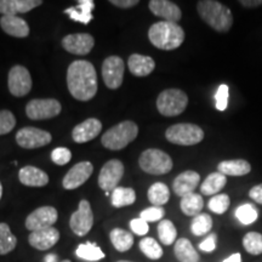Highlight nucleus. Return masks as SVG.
<instances>
[{"mask_svg": "<svg viewBox=\"0 0 262 262\" xmlns=\"http://www.w3.org/2000/svg\"><path fill=\"white\" fill-rule=\"evenodd\" d=\"M67 86L75 100L90 101L97 93V74L89 61L72 62L67 71Z\"/></svg>", "mask_w": 262, "mask_h": 262, "instance_id": "1", "label": "nucleus"}, {"mask_svg": "<svg viewBox=\"0 0 262 262\" xmlns=\"http://www.w3.org/2000/svg\"><path fill=\"white\" fill-rule=\"evenodd\" d=\"M148 39L157 49L160 50H175L181 47L185 40V31L181 26L173 22L160 21L150 26Z\"/></svg>", "mask_w": 262, "mask_h": 262, "instance_id": "2", "label": "nucleus"}, {"mask_svg": "<svg viewBox=\"0 0 262 262\" xmlns=\"http://www.w3.org/2000/svg\"><path fill=\"white\" fill-rule=\"evenodd\" d=\"M196 10L203 21L216 32H228L233 25L231 10L215 0H201L196 3Z\"/></svg>", "mask_w": 262, "mask_h": 262, "instance_id": "3", "label": "nucleus"}, {"mask_svg": "<svg viewBox=\"0 0 262 262\" xmlns=\"http://www.w3.org/2000/svg\"><path fill=\"white\" fill-rule=\"evenodd\" d=\"M139 135V126L131 120H125L111 127L103 134L101 142L103 147L111 150H119L125 148Z\"/></svg>", "mask_w": 262, "mask_h": 262, "instance_id": "4", "label": "nucleus"}, {"mask_svg": "<svg viewBox=\"0 0 262 262\" xmlns=\"http://www.w3.org/2000/svg\"><path fill=\"white\" fill-rule=\"evenodd\" d=\"M187 95L179 89H168L159 94L157 98V108L164 117L180 116L187 108Z\"/></svg>", "mask_w": 262, "mask_h": 262, "instance_id": "5", "label": "nucleus"}, {"mask_svg": "<svg viewBox=\"0 0 262 262\" xmlns=\"http://www.w3.org/2000/svg\"><path fill=\"white\" fill-rule=\"evenodd\" d=\"M165 137L169 142L180 146H193L202 142L204 139V131L195 124L182 123L168 127Z\"/></svg>", "mask_w": 262, "mask_h": 262, "instance_id": "6", "label": "nucleus"}, {"mask_svg": "<svg viewBox=\"0 0 262 262\" xmlns=\"http://www.w3.org/2000/svg\"><path fill=\"white\" fill-rule=\"evenodd\" d=\"M139 165L143 171L150 175H164L172 169V160L163 150L149 148L141 153Z\"/></svg>", "mask_w": 262, "mask_h": 262, "instance_id": "7", "label": "nucleus"}, {"mask_svg": "<svg viewBox=\"0 0 262 262\" xmlns=\"http://www.w3.org/2000/svg\"><path fill=\"white\" fill-rule=\"evenodd\" d=\"M62 106L55 98H35L26 106V114L29 119H51L61 113Z\"/></svg>", "mask_w": 262, "mask_h": 262, "instance_id": "8", "label": "nucleus"}, {"mask_svg": "<svg viewBox=\"0 0 262 262\" xmlns=\"http://www.w3.org/2000/svg\"><path fill=\"white\" fill-rule=\"evenodd\" d=\"M52 141V136L49 131L38 129L34 126H26L16 134V142L25 149H35L48 146Z\"/></svg>", "mask_w": 262, "mask_h": 262, "instance_id": "9", "label": "nucleus"}, {"mask_svg": "<svg viewBox=\"0 0 262 262\" xmlns=\"http://www.w3.org/2000/svg\"><path fill=\"white\" fill-rule=\"evenodd\" d=\"M32 77L27 68L16 64L9 72L8 86L11 95L24 97L32 90Z\"/></svg>", "mask_w": 262, "mask_h": 262, "instance_id": "10", "label": "nucleus"}, {"mask_svg": "<svg viewBox=\"0 0 262 262\" xmlns=\"http://www.w3.org/2000/svg\"><path fill=\"white\" fill-rule=\"evenodd\" d=\"M94 225V214L91 210V205L88 201H80L78 210L71 216L70 226L74 234L84 237L90 232Z\"/></svg>", "mask_w": 262, "mask_h": 262, "instance_id": "11", "label": "nucleus"}, {"mask_svg": "<svg viewBox=\"0 0 262 262\" xmlns=\"http://www.w3.org/2000/svg\"><path fill=\"white\" fill-rule=\"evenodd\" d=\"M124 175V165L120 160L111 159L104 164L98 175V186L106 192L114 191Z\"/></svg>", "mask_w": 262, "mask_h": 262, "instance_id": "12", "label": "nucleus"}, {"mask_svg": "<svg viewBox=\"0 0 262 262\" xmlns=\"http://www.w3.org/2000/svg\"><path fill=\"white\" fill-rule=\"evenodd\" d=\"M124 61L119 56H110L103 61L102 78L108 89L116 90L120 88L124 79Z\"/></svg>", "mask_w": 262, "mask_h": 262, "instance_id": "13", "label": "nucleus"}, {"mask_svg": "<svg viewBox=\"0 0 262 262\" xmlns=\"http://www.w3.org/2000/svg\"><path fill=\"white\" fill-rule=\"evenodd\" d=\"M57 217V210L54 206H40L26 219V228L32 232L50 228L56 224Z\"/></svg>", "mask_w": 262, "mask_h": 262, "instance_id": "14", "label": "nucleus"}, {"mask_svg": "<svg viewBox=\"0 0 262 262\" xmlns=\"http://www.w3.org/2000/svg\"><path fill=\"white\" fill-rule=\"evenodd\" d=\"M95 39L89 33H75L68 34L62 39V47L66 51L74 55H88L93 50Z\"/></svg>", "mask_w": 262, "mask_h": 262, "instance_id": "15", "label": "nucleus"}, {"mask_svg": "<svg viewBox=\"0 0 262 262\" xmlns=\"http://www.w3.org/2000/svg\"><path fill=\"white\" fill-rule=\"evenodd\" d=\"M93 171L94 166L90 162H80L75 164L73 168L66 173L62 185H63L64 189H68V191L80 187L89 180Z\"/></svg>", "mask_w": 262, "mask_h": 262, "instance_id": "16", "label": "nucleus"}, {"mask_svg": "<svg viewBox=\"0 0 262 262\" xmlns=\"http://www.w3.org/2000/svg\"><path fill=\"white\" fill-rule=\"evenodd\" d=\"M148 8L152 14L162 17L163 21L178 24L182 17L181 9L175 3L169 2V0H150Z\"/></svg>", "mask_w": 262, "mask_h": 262, "instance_id": "17", "label": "nucleus"}, {"mask_svg": "<svg viewBox=\"0 0 262 262\" xmlns=\"http://www.w3.org/2000/svg\"><path fill=\"white\" fill-rule=\"evenodd\" d=\"M102 130V123L96 118H89L73 129L72 137L77 143H86L100 135Z\"/></svg>", "mask_w": 262, "mask_h": 262, "instance_id": "18", "label": "nucleus"}, {"mask_svg": "<svg viewBox=\"0 0 262 262\" xmlns=\"http://www.w3.org/2000/svg\"><path fill=\"white\" fill-rule=\"evenodd\" d=\"M60 241V232L56 228L50 227L32 232L28 237L29 244L38 250H49Z\"/></svg>", "mask_w": 262, "mask_h": 262, "instance_id": "19", "label": "nucleus"}, {"mask_svg": "<svg viewBox=\"0 0 262 262\" xmlns=\"http://www.w3.org/2000/svg\"><path fill=\"white\" fill-rule=\"evenodd\" d=\"M201 181V175L193 170H187V171L180 173V175L173 180L172 189L176 195L185 196L191 193H194V189L199 185Z\"/></svg>", "mask_w": 262, "mask_h": 262, "instance_id": "20", "label": "nucleus"}, {"mask_svg": "<svg viewBox=\"0 0 262 262\" xmlns=\"http://www.w3.org/2000/svg\"><path fill=\"white\" fill-rule=\"evenodd\" d=\"M41 4V0H0V14L3 16L26 14Z\"/></svg>", "mask_w": 262, "mask_h": 262, "instance_id": "21", "label": "nucleus"}, {"mask_svg": "<svg viewBox=\"0 0 262 262\" xmlns=\"http://www.w3.org/2000/svg\"><path fill=\"white\" fill-rule=\"evenodd\" d=\"M0 27L6 34L16 38H26L29 34V26L24 18L18 16H3L0 18Z\"/></svg>", "mask_w": 262, "mask_h": 262, "instance_id": "22", "label": "nucleus"}, {"mask_svg": "<svg viewBox=\"0 0 262 262\" xmlns=\"http://www.w3.org/2000/svg\"><path fill=\"white\" fill-rule=\"evenodd\" d=\"M19 182L28 187H44L49 183L48 173L35 166H25L18 172Z\"/></svg>", "mask_w": 262, "mask_h": 262, "instance_id": "23", "label": "nucleus"}, {"mask_svg": "<svg viewBox=\"0 0 262 262\" xmlns=\"http://www.w3.org/2000/svg\"><path fill=\"white\" fill-rule=\"evenodd\" d=\"M127 66L131 74L136 75V77H147L155 71L156 62L152 57L145 56V55L133 54L129 57Z\"/></svg>", "mask_w": 262, "mask_h": 262, "instance_id": "24", "label": "nucleus"}, {"mask_svg": "<svg viewBox=\"0 0 262 262\" xmlns=\"http://www.w3.org/2000/svg\"><path fill=\"white\" fill-rule=\"evenodd\" d=\"M95 3L93 0H79L77 6H72L64 10V12L75 22L88 25L93 19V10Z\"/></svg>", "mask_w": 262, "mask_h": 262, "instance_id": "25", "label": "nucleus"}, {"mask_svg": "<svg viewBox=\"0 0 262 262\" xmlns=\"http://www.w3.org/2000/svg\"><path fill=\"white\" fill-rule=\"evenodd\" d=\"M217 170L225 176H244L251 171V165L244 159L224 160L217 165Z\"/></svg>", "mask_w": 262, "mask_h": 262, "instance_id": "26", "label": "nucleus"}, {"mask_svg": "<svg viewBox=\"0 0 262 262\" xmlns=\"http://www.w3.org/2000/svg\"><path fill=\"white\" fill-rule=\"evenodd\" d=\"M176 258L180 262H198L199 254L187 238H180L176 241L173 248Z\"/></svg>", "mask_w": 262, "mask_h": 262, "instance_id": "27", "label": "nucleus"}, {"mask_svg": "<svg viewBox=\"0 0 262 262\" xmlns=\"http://www.w3.org/2000/svg\"><path fill=\"white\" fill-rule=\"evenodd\" d=\"M227 183V178L221 172H212L204 180L201 186L203 195H216Z\"/></svg>", "mask_w": 262, "mask_h": 262, "instance_id": "28", "label": "nucleus"}, {"mask_svg": "<svg viewBox=\"0 0 262 262\" xmlns=\"http://www.w3.org/2000/svg\"><path fill=\"white\" fill-rule=\"evenodd\" d=\"M203 206H204L203 196L201 194H196V193H191V194L182 196L181 203H180V208H181L183 214L193 216V217L202 214Z\"/></svg>", "mask_w": 262, "mask_h": 262, "instance_id": "29", "label": "nucleus"}, {"mask_svg": "<svg viewBox=\"0 0 262 262\" xmlns=\"http://www.w3.org/2000/svg\"><path fill=\"white\" fill-rule=\"evenodd\" d=\"M111 242H112L113 247L120 253H125L134 245V238L130 232L125 231L122 228H114L110 233Z\"/></svg>", "mask_w": 262, "mask_h": 262, "instance_id": "30", "label": "nucleus"}, {"mask_svg": "<svg viewBox=\"0 0 262 262\" xmlns=\"http://www.w3.org/2000/svg\"><path fill=\"white\" fill-rule=\"evenodd\" d=\"M170 189L165 183L156 182L148 189V201L153 206H163L169 202Z\"/></svg>", "mask_w": 262, "mask_h": 262, "instance_id": "31", "label": "nucleus"}, {"mask_svg": "<svg viewBox=\"0 0 262 262\" xmlns=\"http://www.w3.org/2000/svg\"><path fill=\"white\" fill-rule=\"evenodd\" d=\"M136 201V193L133 188L117 187L112 192V205L114 208L133 205Z\"/></svg>", "mask_w": 262, "mask_h": 262, "instance_id": "32", "label": "nucleus"}, {"mask_svg": "<svg viewBox=\"0 0 262 262\" xmlns=\"http://www.w3.org/2000/svg\"><path fill=\"white\" fill-rule=\"evenodd\" d=\"M75 254H77V256L81 258V260L91 262L100 261L104 258V254L103 251L101 250V248L98 247L97 244L90 243V242H88V243L85 244H80L79 247L77 248V250H75Z\"/></svg>", "mask_w": 262, "mask_h": 262, "instance_id": "33", "label": "nucleus"}, {"mask_svg": "<svg viewBox=\"0 0 262 262\" xmlns=\"http://www.w3.org/2000/svg\"><path fill=\"white\" fill-rule=\"evenodd\" d=\"M17 245V238L12 234L8 224L0 222V255L11 253Z\"/></svg>", "mask_w": 262, "mask_h": 262, "instance_id": "34", "label": "nucleus"}, {"mask_svg": "<svg viewBox=\"0 0 262 262\" xmlns=\"http://www.w3.org/2000/svg\"><path fill=\"white\" fill-rule=\"evenodd\" d=\"M212 228V219L209 214L202 212V214L196 215L193 217L191 224V232L196 237H202V235L208 234Z\"/></svg>", "mask_w": 262, "mask_h": 262, "instance_id": "35", "label": "nucleus"}, {"mask_svg": "<svg viewBox=\"0 0 262 262\" xmlns=\"http://www.w3.org/2000/svg\"><path fill=\"white\" fill-rule=\"evenodd\" d=\"M158 235L164 245H171L178 237V229L170 220H162L158 225Z\"/></svg>", "mask_w": 262, "mask_h": 262, "instance_id": "36", "label": "nucleus"}, {"mask_svg": "<svg viewBox=\"0 0 262 262\" xmlns=\"http://www.w3.org/2000/svg\"><path fill=\"white\" fill-rule=\"evenodd\" d=\"M235 217L238 219V221L241 222L242 225L244 226L251 225L254 224L258 217L257 209L255 208L253 204H249V203H247V204L238 206L237 210H235Z\"/></svg>", "mask_w": 262, "mask_h": 262, "instance_id": "37", "label": "nucleus"}, {"mask_svg": "<svg viewBox=\"0 0 262 262\" xmlns=\"http://www.w3.org/2000/svg\"><path fill=\"white\" fill-rule=\"evenodd\" d=\"M140 250L152 260H158L163 256V249L158 242L153 238H143L140 242Z\"/></svg>", "mask_w": 262, "mask_h": 262, "instance_id": "38", "label": "nucleus"}, {"mask_svg": "<svg viewBox=\"0 0 262 262\" xmlns=\"http://www.w3.org/2000/svg\"><path fill=\"white\" fill-rule=\"evenodd\" d=\"M243 247L251 255L262 254V234L257 232H249L243 238Z\"/></svg>", "mask_w": 262, "mask_h": 262, "instance_id": "39", "label": "nucleus"}, {"mask_svg": "<svg viewBox=\"0 0 262 262\" xmlns=\"http://www.w3.org/2000/svg\"><path fill=\"white\" fill-rule=\"evenodd\" d=\"M229 204H231L229 196L222 193V194H216L212 196L210 201H209L208 206L212 212H215L217 215H222L227 211Z\"/></svg>", "mask_w": 262, "mask_h": 262, "instance_id": "40", "label": "nucleus"}, {"mask_svg": "<svg viewBox=\"0 0 262 262\" xmlns=\"http://www.w3.org/2000/svg\"><path fill=\"white\" fill-rule=\"evenodd\" d=\"M16 126V118L8 110L0 111V135H6Z\"/></svg>", "mask_w": 262, "mask_h": 262, "instance_id": "41", "label": "nucleus"}, {"mask_svg": "<svg viewBox=\"0 0 262 262\" xmlns=\"http://www.w3.org/2000/svg\"><path fill=\"white\" fill-rule=\"evenodd\" d=\"M164 215H165V210L163 209V206H150V208L141 211L140 217L146 222H156L162 220Z\"/></svg>", "mask_w": 262, "mask_h": 262, "instance_id": "42", "label": "nucleus"}, {"mask_svg": "<svg viewBox=\"0 0 262 262\" xmlns=\"http://www.w3.org/2000/svg\"><path fill=\"white\" fill-rule=\"evenodd\" d=\"M51 159L57 165H66L72 159V152L66 147H57L52 150Z\"/></svg>", "mask_w": 262, "mask_h": 262, "instance_id": "43", "label": "nucleus"}, {"mask_svg": "<svg viewBox=\"0 0 262 262\" xmlns=\"http://www.w3.org/2000/svg\"><path fill=\"white\" fill-rule=\"evenodd\" d=\"M228 95L229 89L226 84H222L219 86L217 91L215 94V101H216V108L219 111H225L228 106Z\"/></svg>", "mask_w": 262, "mask_h": 262, "instance_id": "44", "label": "nucleus"}, {"mask_svg": "<svg viewBox=\"0 0 262 262\" xmlns=\"http://www.w3.org/2000/svg\"><path fill=\"white\" fill-rule=\"evenodd\" d=\"M130 228L133 229V232L137 235H145L148 233L149 227L148 222H146L142 219H134V220L130 221Z\"/></svg>", "mask_w": 262, "mask_h": 262, "instance_id": "45", "label": "nucleus"}, {"mask_svg": "<svg viewBox=\"0 0 262 262\" xmlns=\"http://www.w3.org/2000/svg\"><path fill=\"white\" fill-rule=\"evenodd\" d=\"M216 242H217V235L215 233L209 234L208 237L205 238V241H203L201 244H199V249L202 251H205V253H212V251L216 249Z\"/></svg>", "mask_w": 262, "mask_h": 262, "instance_id": "46", "label": "nucleus"}, {"mask_svg": "<svg viewBox=\"0 0 262 262\" xmlns=\"http://www.w3.org/2000/svg\"><path fill=\"white\" fill-rule=\"evenodd\" d=\"M249 196H250L254 202H256L257 204L262 205V183L254 186V187L249 191Z\"/></svg>", "mask_w": 262, "mask_h": 262, "instance_id": "47", "label": "nucleus"}, {"mask_svg": "<svg viewBox=\"0 0 262 262\" xmlns=\"http://www.w3.org/2000/svg\"><path fill=\"white\" fill-rule=\"evenodd\" d=\"M111 4L122 9H130L139 4V0H111Z\"/></svg>", "mask_w": 262, "mask_h": 262, "instance_id": "48", "label": "nucleus"}, {"mask_svg": "<svg viewBox=\"0 0 262 262\" xmlns=\"http://www.w3.org/2000/svg\"><path fill=\"white\" fill-rule=\"evenodd\" d=\"M239 4L248 9L258 8L262 5V0H242V2H239Z\"/></svg>", "mask_w": 262, "mask_h": 262, "instance_id": "49", "label": "nucleus"}, {"mask_svg": "<svg viewBox=\"0 0 262 262\" xmlns=\"http://www.w3.org/2000/svg\"><path fill=\"white\" fill-rule=\"evenodd\" d=\"M222 262H242V255L239 253H235L233 255H231V256H228Z\"/></svg>", "mask_w": 262, "mask_h": 262, "instance_id": "50", "label": "nucleus"}, {"mask_svg": "<svg viewBox=\"0 0 262 262\" xmlns=\"http://www.w3.org/2000/svg\"><path fill=\"white\" fill-rule=\"evenodd\" d=\"M44 262H58L57 255H55V254L47 255V256H45V258H44Z\"/></svg>", "mask_w": 262, "mask_h": 262, "instance_id": "51", "label": "nucleus"}, {"mask_svg": "<svg viewBox=\"0 0 262 262\" xmlns=\"http://www.w3.org/2000/svg\"><path fill=\"white\" fill-rule=\"evenodd\" d=\"M2 195H3V186H2V182H0V199H2Z\"/></svg>", "mask_w": 262, "mask_h": 262, "instance_id": "52", "label": "nucleus"}, {"mask_svg": "<svg viewBox=\"0 0 262 262\" xmlns=\"http://www.w3.org/2000/svg\"><path fill=\"white\" fill-rule=\"evenodd\" d=\"M117 262H131V261H126V260H120V261H117Z\"/></svg>", "mask_w": 262, "mask_h": 262, "instance_id": "53", "label": "nucleus"}, {"mask_svg": "<svg viewBox=\"0 0 262 262\" xmlns=\"http://www.w3.org/2000/svg\"><path fill=\"white\" fill-rule=\"evenodd\" d=\"M61 262H71L70 260H63V261H61Z\"/></svg>", "mask_w": 262, "mask_h": 262, "instance_id": "54", "label": "nucleus"}]
</instances>
